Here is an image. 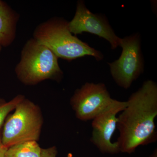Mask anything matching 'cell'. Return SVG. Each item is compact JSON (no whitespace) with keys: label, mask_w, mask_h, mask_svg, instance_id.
Segmentation results:
<instances>
[{"label":"cell","mask_w":157,"mask_h":157,"mask_svg":"<svg viewBox=\"0 0 157 157\" xmlns=\"http://www.w3.org/2000/svg\"><path fill=\"white\" fill-rule=\"evenodd\" d=\"M2 47L1 46H0V51H1V49H2Z\"/></svg>","instance_id":"obj_15"},{"label":"cell","mask_w":157,"mask_h":157,"mask_svg":"<svg viewBox=\"0 0 157 157\" xmlns=\"http://www.w3.org/2000/svg\"><path fill=\"white\" fill-rule=\"evenodd\" d=\"M150 157H157V150L156 149L155 150V151L154 152L153 154Z\"/></svg>","instance_id":"obj_14"},{"label":"cell","mask_w":157,"mask_h":157,"mask_svg":"<svg viewBox=\"0 0 157 157\" xmlns=\"http://www.w3.org/2000/svg\"><path fill=\"white\" fill-rule=\"evenodd\" d=\"M18 19V14L0 1V46L7 47L14 42Z\"/></svg>","instance_id":"obj_9"},{"label":"cell","mask_w":157,"mask_h":157,"mask_svg":"<svg viewBox=\"0 0 157 157\" xmlns=\"http://www.w3.org/2000/svg\"><path fill=\"white\" fill-rule=\"evenodd\" d=\"M57 151L55 147L42 149L41 157H56Z\"/></svg>","instance_id":"obj_12"},{"label":"cell","mask_w":157,"mask_h":157,"mask_svg":"<svg viewBox=\"0 0 157 157\" xmlns=\"http://www.w3.org/2000/svg\"><path fill=\"white\" fill-rule=\"evenodd\" d=\"M139 34L121 38L122 52L119 58L109 63L110 73L118 86L128 89L144 70V62Z\"/></svg>","instance_id":"obj_5"},{"label":"cell","mask_w":157,"mask_h":157,"mask_svg":"<svg viewBox=\"0 0 157 157\" xmlns=\"http://www.w3.org/2000/svg\"><path fill=\"white\" fill-rule=\"evenodd\" d=\"M15 111L7 118L1 137L6 147L39 139L42 117L39 107L25 98L15 108Z\"/></svg>","instance_id":"obj_4"},{"label":"cell","mask_w":157,"mask_h":157,"mask_svg":"<svg viewBox=\"0 0 157 157\" xmlns=\"http://www.w3.org/2000/svg\"><path fill=\"white\" fill-rule=\"evenodd\" d=\"M33 38L48 47L58 58L71 60L86 56L94 57L98 61L104 58L101 52L73 36L68 22L59 17L40 24L34 31Z\"/></svg>","instance_id":"obj_2"},{"label":"cell","mask_w":157,"mask_h":157,"mask_svg":"<svg viewBox=\"0 0 157 157\" xmlns=\"http://www.w3.org/2000/svg\"><path fill=\"white\" fill-rule=\"evenodd\" d=\"M113 101L104 83L86 82L76 90L70 104L76 117L86 121L92 120Z\"/></svg>","instance_id":"obj_6"},{"label":"cell","mask_w":157,"mask_h":157,"mask_svg":"<svg viewBox=\"0 0 157 157\" xmlns=\"http://www.w3.org/2000/svg\"><path fill=\"white\" fill-rule=\"evenodd\" d=\"M58 59L48 47L32 38L23 47L15 73L20 81L29 85L60 78L63 73Z\"/></svg>","instance_id":"obj_3"},{"label":"cell","mask_w":157,"mask_h":157,"mask_svg":"<svg viewBox=\"0 0 157 157\" xmlns=\"http://www.w3.org/2000/svg\"><path fill=\"white\" fill-rule=\"evenodd\" d=\"M8 148L3 144L0 137V157H6V152Z\"/></svg>","instance_id":"obj_13"},{"label":"cell","mask_w":157,"mask_h":157,"mask_svg":"<svg viewBox=\"0 0 157 157\" xmlns=\"http://www.w3.org/2000/svg\"><path fill=\"white\" fill-rule=\"evenodd\" d=\"M42 149L36 141H28L9 147L6 157H41Z\"/></svg>","instance_id":"obj_10"},{"label":"cell","mask_w":157,"mask_h":157,"mask_svg":"<svg viewBox=\"0 0 157 157\" xmlns=\"http://www.w3.org/2000/svg\"><path fill=\"white\" fill-rule=\"evenodd\" d=\"M68 27L72 34L86 32L104 38L110 43L113 49L119 46L121 38L116 35L107 20L91 12L82 1L77 2L76 13L68 22Z\"/></svg>","instance_id":"obj_8"},{"label":"cell","mask_w":157,"mask_h":157,"mask_svg":"<svg viewBox=\"0 0 157 157\" xmlns=\"http://www.w3.org/2000/svg\"><path fill=\"white\" fill-rule=\"evenodd\" d=\"M127 101L114 99L112 104L92 120L91 141L103 153L119 152L117 142H112V137L117 126L118 113L126 107Z\"/></svg>","instance_id":"obj_7"},{"label":"cell","mask_w":157,"mask_h":157,"mask_svg":"<svg viewBox=\"0 0 157 157\" xmlns=\"http://www.w3.org/2000/svg\"><path fill=\"white\" fill-rule=\"evenodd\" d=\"M118 117L117 142L120 151L131 154L140 145L157 139L155 119L157 116V85L151 80L144 82L133 93Z\"/></svg>","instance_id":"obj_1"},{"label":"cell","mask_w":157,"mask_h":157,"mask_svg":"<svg viewBox=\"0 0 157 157\" xmlns=\"http://www.w3.org/2000/svg\"><path fill=\"white\" fill-rule=\"evenodd\" d=\"M24 98H25L24 96L19 95L8 102H6L4 100H0V129L8 114L13 109H15L18 103Z\"/></svg>","instance_id":"obj_11"}]
</instances>
